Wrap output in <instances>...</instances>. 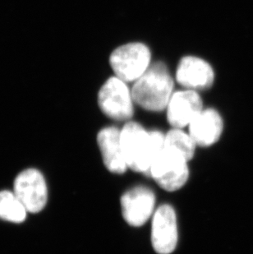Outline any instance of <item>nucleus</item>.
Returning <instances> with one entry per match:
<instances>
[{
	"mask_svg": "<svg viewBox=\"0 0 253 254\" xmlns=\"http://www.w3.org/2000/svg\"><path fill=\"white\" fill-rule=\"evenodd\" d=\"M161 132H146L137 123H128L121 130V142L127 167L136 172H150L155 156L165 147Z\"/></svg>",
	"mask_w": 253,
	"mask_h": 254,
	"instance_id": "f257e3e1",
	"label": "nucleus"
},
{
	"mask_svg": "<svg viewBox=\"0 0 253 254\" xmlns=\"http://www.w3.org/2000/svg\"><path fill=\"white\" fill-rule=\"evenodd\" d=\"M174 82L167 67L155 63L136 80L131 90L133 101L147 111H161L167 108L173 95Z\"/></svg>",
	"mask_w": 253,
	"mask_h": 254,
	"instance_id": "f03ea898",
	"label": "nucleus"
},
{
	"mask_svg": "<svg viewBox=\"0 0 253 254\" xmlns=\"http://www.w3.org/2000/svg\"><path fill=\"white\" fill-rule=\"evenodd\" d=\"M188 160L175 149L165 146L151 164L149 174L163 190H180L189 179Z\"/></svg>",
	"mask_w": 253,
	"mask_h": 254,
	"instance_id": "7ed1b4c3",
	"label": "nucleus"
},
{
	"mask_svg": "<svg viewBox=\"0 0 253 254\" xmlns=\"http://www.w3.org/2000/svg\"><path fill=\"white\" fill-rule=\"evenodd\" d=\"M151 51L141 43H129L113 51L110 63L116 77L124 82H136L150 67Z\"/></svg>",
	"mask_w": 253,
	"mask_h": 254,
	"instance_id": "20e7f679",
	"label": "nucleus"
},
{
	"mask_svg": "<svg viewBox=\"0 0 253 254\" xmlns=\"http://www.w3.org/2000/svg\"><path fill=\"white\" fill-rule=\"evenodd\" d=\"M131 91L125 82L117 77H110L103 85L98 95L99 106L113 120H127L133 115Z\"/></svg>",
	"mask_w": 253,
	"mask_h": 254,
	"instance_id": "39448f33",
	"label": "nucleus"
},
{
	"mask_svg": "<svg viewBox=\"0 0 253 254\" xmlns=\"http://www.w3.org/2000/svg\"><path fill=\"white\" fill-rule=\"evenodd\" d=\"M13 192L27 212L37 213L43 210L47 202L46 180L42 174L35 169L24 170L17 175Z\"/></svg>",
	"mask_w": 253,
	"mask_h": 254,
	"instance_id": "423d86ee",
	"label": "nucleus"
},
{
	"mask_svg": "<svg viewBox=\"0 0 253 254\" xmlns=\"http://www.w3.org/2000/svg\"><path fill=\"white\" fill-rule=\"evenodd\" d=\"M151 242L157 254H170L175 251L178 243V227L176 214L172 206L163 205L155 211Z\"/></svg>",
	"mask_w": 253,
	"mask_h": 254,
	"instance_id": "0eeeda50",
	"label": "nucleus"
},
{
	"mask_svg": "<svg viewBox=\"0 0 253 254\" xmlns=\"http://www.w3.org/2000/svg\"><path fill=\"white\" fill-rule=\"evenodd\" d=\"M155 201V194L147 188H135L123 195L121 206L126 223L136 227L146 223L154 211Z\"/></svg>",
	"mask_w": 253,
	"mask_h": 254,
	"instance_id": "6e6552de",
	"label": "nucleus"
},
{
	"mask_svg": "<svg viewBox=\"0 0 253 254\" xmlns=\"http://www.w3.org/2000/svg\"><path fill=\"white\" fill-rule=\"evenodd\" d=\"M202 111V101L193 90L173 94L167 106L168 121L175 128L186 127Z\"/></svg>",
	"mask_w": 253,
	"mask_h": 254,
	"instance_id": "1a4fd4ad",
	"label": "nucleus"
},
{
	"mask_svg": "<svg viewBox=\"0 0 253 254\" xmlns=\"http://www.w3.org/2000/svg\"><path fill=\"white\" fill-rule=\"evenodd\" d=\"M214 71L205 60L193 56L182 59L178 67L176 78L179 84L191 90H203L212 86Z\"/></svg>",
	"mask_w": 253,
	"mask_h": 254,
	"instance_id": "9d476101",
	"label": "nucleus"
},
{
	"mask_svg": "<svg viewBox=\"0 0 253 254\" xmlns=\"http://www.w3.org/2000/svg\"><path fill=\"white\" fill-rule=\"evenodd\" d=\"M103 161L110 172L123 174L127 168L121 142V131L117 127H105L97 136Z\"/></svg>",
	"mask_w": 253,
	"mask_h": 254,
	"instance_id": "9b49d317",
	"label": "nucleus"
},
{
	"mask_svg": "<svg viewBox=\"0 0 253 254\" xmlns=\"http://www.w3.org/2000/svg\"><path fill=\"white\" fill-rule=\"evenodd\" d=\"M189 135L200 146H209L220 139L223 132V120L213 109L201 111L189 125Z\"/></svg>",
	"mask_w": 253,
	"mask_h": 254,
	"instance_id": "f8f14e48",
	"label": "nucleus"
},
{
	"mask_svg": "<svg viewBox=\"0 0 253 254\" xmlns=\"http://www.w3.org/2000/svg\"><path fill=\"white\" fill-rule=\"evenodd\" d=\"M26 211L14 192L9 191L0 192V219L21 223L26 220Z\"/></svg>",
	"mask_w": 253,
	"mask_h": 254,
	"instance_id": "ddd939ff",
	"label": "nucleus"
},
{
	"mask_svg": "<svg viewBox=\"0 0 253 254\" xmlns=\"http://www.w3.org/2000/svg\"><path fill=\"white\" fill-rule=\"evenodd\" d=\"M196 143L191 136L186 132L175 128L165 135V146L171 147L181 152L188 161H190L194 156Z\"/></svg>",
	"mask_w": 253,
	"mask_h": 254,
	"instance_id": "4468645a",
	"label": "nucleus"
}]
</instances>
